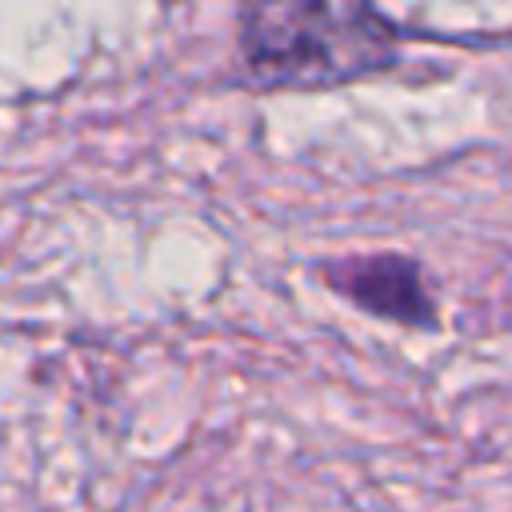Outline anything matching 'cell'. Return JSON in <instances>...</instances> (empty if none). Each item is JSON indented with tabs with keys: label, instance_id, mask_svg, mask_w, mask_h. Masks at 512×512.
<instances>
[{
	"label": "cell",
	"instance_id": "obj_1",
	"mask_svg": "<svg viewBox=\"0 0 512 512\" xmlns=\"http://www.w3.org/2000/svg\"><path fill=\"white\" fill-rule=\"evenodd\" d=\"M396 60V28L368 4H252L240 12V64L260 88H328Z\"/></svg>",
	"mask_w": 512,
	"mask_h": 512
},
{
	"label": "cell",
	"instance_id": "obj_2",
	"mask_svg": "<svg viewBox=\"0 0 512 512\" xmlns=\"http://www.w3.org/2000/svg\"><path fill=\"white\" fill-rule=\"evenodd\" d=\"M328 280L336 284L340 296H348L352 304L376 316L404 320V324H424L432 316V296L424 288L420 268L408 256H396V252L356 256L328 268Z\"/></svg>",
	"mask_w": 512,
	"mask_h": 512
}]
</instances>
